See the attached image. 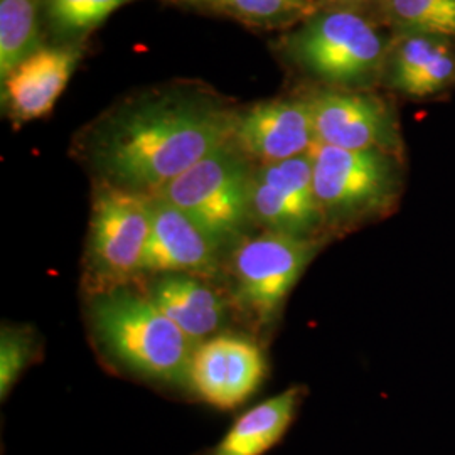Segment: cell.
Returning a JSON list of instances; mask_svg holds the SVG:
<instances>
[{
  "instance_id": "cell-1",
  "label": "cell",
  "mask_w": 455,
  "mask_h": 455,
  "mask_svg": "<svg viewBox=\"0 0 455 455\" xmlns=\"http://www.w3.org/2000/svg\"><path fill=\"white\" fill-rule=\"evenodd\" d=\"M235 118L210 98L188 93L142 98L98 125L88 142V157L101 180L156 195L229 144Z\"/></svg>"
},
{
  "instance_id": "cell-2",
  "label": "cell",
  "mask_w": 455,
  "mask_h": 455,
  "mask_svg": "<svg viewBox=\"0 0 455 455\" xmlns=\"http://www.w3.org/2000/svg\"><path fill=\"white\" fill-rule=\"evenodd\" d=\"M88 299V324L101 353L142 379L191 387L196 342L140 289L122 287Z\"/></svg>"
},
{
  "instance_id": "cell-3",
  "label": "cell",
  "mask_w": 455,
  "mask_h": 455,
  "mask_svg": "<svg viewBox=\"0 0 455 455\" xmlns=\"http://www.w3.org/2000/svg\"><path fill=\"white\" fill-rule=\"evenodd\" d=\"M150 235V195L100 180L83 257L86 297L139 282Z\"/></svg>"
},
{
  "instance_id": "cell-4",
  "label": "cell",
  "mask_w": 455,
  "mask_h": 455,
  "mask_svg": "<svg viewBox=\"0 0 455 455\" xmlns=\"http://www.w3.org/2000/svg\"><path fill=\"white\" fill-rule=\"evenodd\" d=\"M323 243L275 231L244 236L231 248L227 263L228 295L235 312L260 331L275 324L289 293Z\"/></svg>"
},
{
  "instance_id": "cell-5",
  "label": "cell",
  "mask_w": 455,
  "mask_h": 455,
  "mask_svg": "<svg viewBox=\"0 0 455 455\" xmlns=\"http://www.w3.org/2000/svg\"><path fill=\"white\" fill-rule=\"evenodd\" d=\"M250 159L233 140L189 167L156 195L184 212L221 250L244 238L250 220Z\"/></svg>"
},
{
  "instance_id": "cell-6",
  "label": "cell",
  "mask_w": 455,
  "mask_h": 455,
  "mask_svg": "<svg viewBox=\"0 0 455 455\" xmlns=\"http://www.w3.org/2000/svg\"><path fill=\"white\" fill-rule=\"evenodd\" d=\"M309 154L325 233L349 231L388 210L398 191L391 154L317 142Z\"/></svg>"
},
{
  "instance_id": "cell-7",
  "label": "cell",
  "mask_w": 455,
  "mask_h": 455,
  "mask_svg": "<svg viewBox=\"0 0 455 455\" xmlns=\"http://www.w3.org/2000/svg\"><path fill=\"white\" fill-rule=\"evenodd\" d=\"M291 52L325 82L359 84L381 65L383 41L366 19L338 11L312 19L291 39Z\"/></svg>"
},
{
  "instance_id": "cell-8",
  "label": "cell",
  "mask_w": 455,
  "mask_h": 455,
  "mask_svg": "<svg viewBox=\"0 0 455 455\" xmlns=\"http://www.w3.org/2000/svg\"><path fill=\"white\" fill-rule=\"evenodd\" d=\"M250 220L263 231L321 240L325 233L324 221L314 191L310 154L263 164L253 171Z\"/></svg>"
},
{
  "instance_id": "cell-9",
  "label": "cell",
  "mask_w": 455,
  "mask_h": 455,
  "mask_svg": "<svg viewBox=\"0 0 455 455\" xmlns=\"http://www.w3.org/2000/svg\"><path fill=\"white\" fill-rule=\"evenodd\" d=\"M221 259L223 250L201 228L161 196L150 195V235L139 282L172 274L214 280L223 270Z\"/></svg>"
},
{
  "instance_id": "cell-10",
  "label": "cell",
  "mask_w": 455,
  "mask_h": 455,
  "mask_svg": "<svg viewBox=\"0 0 455 455\" xmlns=\"http://www.w3.org/2000/svg\"><path fill=\"white\" fill-rule=\"evenodd\" d=\"M265 370V358L257 342L220 334L196 346L191 388L212 407L231 410L257 391Z\"/></svg>"
},
{
  "instance_id": "cell-11",
  "label": "cell",
  "mask_w": 455,
  "mask_h": 455,
  "mask_svg": "<svg viewBox=\"0 0 455 455\" xmlns=\"http://www.w3.org/2000/svg\"><path fill=\"white\" fill-rule=\"evenodd\" d=\"M315 142L309 100L265 101L235 118L233 144L261 164L309 154Z\"/></svg>"
},
{
  "instance_id": "cell-12",
  "label": "cell",
  "mask_w": 455,
  "mask_h": 455,
  "mask_svg": "<svg viewBox=\"0 0 455 455\" xmlns=\"http://www.w3.org/2000/svg\"><path fill=\"white\" fill-rule=\"evenodd\" d=\"M317 144L347 150L395 148L396 135L381 101L358 93H323L310 98Z\"/></svg>"
},
{
  "instance_id": "cell-13",
  "label": "cell",
  "mask_w": 455,
  "mask_h": 455,
  "mask_svg": "<svg viewBox=\"0 0 455 455\" xmlns=\"http://www.w3.org/2000/svg\"><path fill=\"white\" fill-rule=\"evenodd\" d=\"M140 291L196 344L214 338L228 324L235 307L228 293L212 280L195 275H159L146 278Z\"/></svg>"
},
{
  "instance_id": "cell-14",
  "label": "cell",
  "mask_w": 455,
  "mask_h": 455,
  "mask_svg": "<svg viewBox=\"0 0 455 455\" xmlns=\"http://www.w3.org/2000/svg\"><path fill=\"white\" fill-rule=\"evenodd\" d=\"M80 54L76 48L39 49L17 66L2 83L11 116L20 124L46 116L65 92Z\"/></svg>"
},
{
  "instance_id": "cell-15",
  "label": "cell",
  "mask_w": 455,
  "mask_h": 455,
  "mask_svg": "<svg viewBox=\"0 0 455 455\" xmlns=\"http://www.w3.org/2000/svg\"><path fill=\"white\" fill-rule=\"evenodd\" d=\"M302 388H289L240 417L212 455H263L283 437L300 403Z\"/></svg>"
},
{
  "instance_id": "cell-16",
  "label": "cell",
  "mask_w": 455,
  "mask_h": 455,
  "mask_svg": "<svg viewBox=\"0 0 455 455\" xmlns=\"http://www.w3.org/2000/svg\"><path fill=\"white\" fill-rule=\"evenodd\" d=\"M39 0H0L2 83L24 60L39 51Z\"/></svg>"
},
{
  "instance_id": "cell-17",
  "label": "cell",
  "mask_w": 455,
  "mask_h": 455,
  "mask_svg": "<svg viewBox=\"0 0 455 455\" xmlns=\"http://www.w3.org/2000/svg\"><path fill=\"white\" fill-rule=\"evenodd\" d=\"M390 14L411 36H455V0H390Z\"/></svg>"
},
{
  "instance_id": "cell-18",
  "label": "cell",
  "mask_w": 455,
  "mask_h": 455,
  "mask_svg": "<svg viewBox=\"0 0 455 455\" xmlns=\"http://www.w3.org/2000/svg\"><path fill=\"white\" fill-rule=\"evenodd\" d=\"M447 51H451V46L443 37L410 36L395 52L391 75L393 84L407 95L410 86Z\"/></svg>"
},
{
  "instance_id": "cell-19",
  "label": "cell",
  "mask_w": 455,
  "mask_h": 455,
  "mask_svg": "<svg viewBox=\"0 0 455 455\" xmlns=\"http://www.w3.org/2000/svg\"><path fill=\"white\" fill-rule=\"evenodd\" d=\"M33 327L2 325L0 332V396L2 400L14 388L20 374L33 363L37 351Z\"/></svg>"
},
{
  "instance_id": "cell-20",
  "label": "cell",
  "mask_w": 455,
  "mask_h": 455,
  "mask_svg": "<svg viewBox=\"0 0 455 455\" xmlns=\"http://www.w3.org/2000/svg\"><path fill=\"white\" fill-rule=\"evenodd\" d=\"M133 0H49V16L63 33H83Z\"/></svg>"
},
{
  "instance_id": "cell-21",
  "label": "cell",
  "mask_w": 455,
  "mask_h": 455,
  "mask_svg": "<svg viewBox=\"0 0 455 455\" xmlns=\"http://www.w3.org/2000/svg\"><path fill=\"white\" fill-rule=\"evenodd\" d=\"M236 12L253 19H274L292 12L302 0H223Z\"/></svg>"
},
{
  "instance_id": "cell-22",
  "label": "cell",
  "mask_w": 455,
  "mask_h": 455,
  "mask_svg": "<svg viewBox=\"0 0 455 455\" xmlns=\"http://www.w3.org/2000/svg\"><path fill=\"white\" fill-rule=\"evenodd\" d=\"M344 2H361V0H344Z\"/></svg>"
}]
</instances>
